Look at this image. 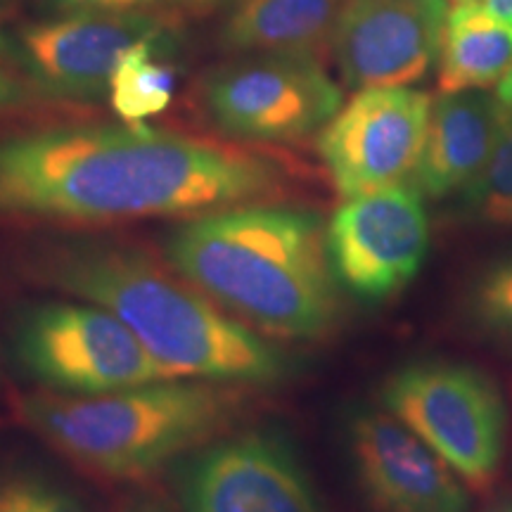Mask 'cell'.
<instances>
[{
	"label": "cell",
	"instance_id": "obj_17",
	"mask_svg": "<svg viewBox=\"0 0 512 512\" xmlns=\"http://www.w3.org/2000/svg\"><path fill=\"white\" fill-rule=\"evenodd\" d=\"M162 38L133 46L112 76L110 102L126 124H143L145 119L169 110L174 100L176 74L159 55Z\"/></svg>",
	"mask_w": 512,
	"mask_h": 512
},
{
	"label": "cell",
	"instance_id": "obj_11",
	"mask_svg": "<svg viewBox=\"0 0 512 512\" xmlns=\"http://www.w3.org/2000/svg\"><path fill=\"white\" fill-rule=\"evenodd\" d=\"M446 0H344L332 50L349 88H392L425 79L441 55Z\"/></svg>",
	"mask_w": 512,
	"mask_h": 512
},
{
	"label": "cell",
	"instance_id": "obj_25",
	"mask_svg": "<svg viewBox=\"0 0 512 512\" xmlns=\"http://www.w3.org/2000/svg\"><path fill=\"white\" fill-rule=\"evenodd\" d=\"M496 98L512 112V67L505 72L503 79L496 83Z\"/></svg>",
	"mask_w": 512,
	"mask_h": 512
},
{
	"label": "cell",
	"instance_id": "obj_6",
	"mask_svg": "<svg viewBox=\"0 0 512 512\" xmlns=\"http://www.w3.org/2000/svg\"><path fill=\"white\" fill-rule=\"evenodd\" d=\"M202 105L221 133L245 143H297L342 110V91L316 55L252 53L202 83Z\"/></svg>",
	"mask_w": 512,
	"mask_h": 512
},
{
	"label": "cell",
	"instance_id": "obj_26",
	"mask_svg": "<svg viewBox=\"0 0 512 512\" xmlns=\"http://www.w3.org/2000/svg\"><path fill=\"white\" fill-rule=\"evenodd\" d=\"M176 3L185 5V8L192 10H211V8H221V5H233L238 0H176Z\"/></svg>",
	"mask_w": 512,
	"mask_h": 512
},
{
	"label": "cell",
	"instance_id": "obj_18",
	"mask_svg": "<svg viewBox=\"0 0 512 512\" xmlns=\"http://www.w3.org/2000/svg\"><path fill=\"white\" fill-rule=\"evenodd\" d=\"M470 219L491 226H512V112L508 110L494 155L475 181L463 190Z\"/></svg>",
	"mask_w": 512,
	"mask_h": 512
},
{
	"label": "cell",
	"instance_id": "obj_21",
	"mask_svg": "<svg viewBox=\"0 0 512 512\" xmlns=\"http://www.w3.org/2000/svg\"><path fill=\"white\" fill-rule=\"evenodd\" d=\"M60 15H128V12H147L166 0H43Z\"/></svg>",
	"mask_w": 512,
	"mask_h": 512
},
{
	"label": "cell",
	"instance_id": "obj_4",
	"mask_svg": "<svg viewBox=\"0 0 512 512\" xmlns=\"http://www.w3.org/2000/svg\"><path fill=\"white\" fill-rule=\"evenodd\" d=\"M223 382L159 380L110 394H31L19 415L50 446L102 477L138 479L207 446L242 408Z\"/></svg>",
	"mask_w": 512,
	"mask_h": 512
},
{
	"label": "cell",
	"instance_id": "obj_28",
	"mask_svg": "<svg viewBox=\"0 0 512 512\" xmlns=\"http://www.w3.org/2000/svg\"><path fill=\"white\" fill-rule=\"evenodd\" d=\"M458 3H482V0H458Z\"/></svg>",
	"mask_w": 512,
	"mask_h": 512
},
{
	"label": "cell",
	"instance_id": "obj_20",
	"mask_svg": "<svg viewBox=\"0 0 512 512\" xmlns=\"http://www.w3.org/2000/svg\"><path fill=\"white\" fill-rule=\"evenodd\" d=\"M0 512H86L76 498L34 472L0 475Z\"/></svg>",
	"mask_w": 512,
	"mask_h": 512
},
{
	"label": "cell",
	"instance_id": "obj_13",
	"mask_svg": "<svg viewBox=\"0 0 512 512\" xmlns=\"http://www.w3.org/2000/svg\"><path fill=\"white\" fill-rule=\"evenodd\" d=\"M347 430L358 479L380 512L470 510L458 472L389 411H358Z\"/></svg>",
	"mask_w": 512,
	"mask_h": 512
},
{
	"label": "cell",
	"instance_id": "obj_16",
	"mask_svg": "<svg viewBox=\"0 0 512 512\" xmlns=\"http://www.w3.org/2000/svg\"><path fill=\"white\" fill-rule=\"evenodd\" d=\"M512 67V27L482 3L448 12L439 55V93L484 91Z\"/></svg>",
	"mask_w": 512,
	"mask_h": 512
},
{
	"label": "cell",
	"instance_id": "obj_22",
	"mask_svg": "<svg viewBox=\"0 0 512 512\" xmlns=\"http://www.w3.org/2000/svg\"><path fill=\"white\" fill-rule=\"evenodd\" d=\"M117 512H171V508L169 505H164L162 501H157V498L136 494V496L124 498Z\"/></svg>",
	"mask_w": 512,
	"mask_h": 512
},
{
	"label": "cell",
	"instance_id": "obj_2",
	"mask_svg": "<svg viewBox=\"0 0 512 512\" xmlns=\"http://www.w3.org/2000/svg\"><path fill=\"white\" fill-rule=\"evenodd\" d=\"M181 278L271 337L316 339L337 316L318 211L249 202L207 211L166 240Z\"/></svg>",
	"mask_w": 512,
	"mask_h": 512
},
{
	"label": "cell",
	"instance_id": "obj_23",
	"mask_svg": "<svg viewBox=\"0 0 512 512\" xmlns=\"http://www.w3.org/2000/svg\"><path fill=\"white\" fill-rule=\"evenodd\" d=\"M3 62H5V60H0V110H3V107L12 105V102H15V100L19 98L17 83H15V79H12V76H10L8 69H5Z\"/></svg>",
	"mask_w": 512,
	"mask_h": 512
},
{
	"label": "cell",
	"instance_id": "obj_15",
	"mask_svg": "<svg viewBox=\"0 0 512 512\" xmlns=\"http://www.w3.org/2000/svg\"><path fill=\"white\" fill-rule=\"evenodd\" d=\"M344 0H238L223 19L228 53H309L332 41Z\"/></svg>",
	"mask_w": 512,
	"mask_h": 512
},
{
	"label": "cell",
	"instance_id": "obj_9",
	"mask_svg": "<svg viewBox=\"0 0 512 512\" xmlns=\"http://www.w3.org/2000/svg\"><path fill=\"white\" fill-rule=\"evenodd\" d=\"M430 110V98L408 86L358 91L318 138L339 195H366L406 181L418 166Z\"/></svg>",
	"mask_w": 512,
	"mask_h": 512
},
{
	"label": "cell",
	"instance_id": "obj_7",
	"mask_svg": "<svg viewBox=\"0 0 512 512\" xmlns=\"http://www.w3.org/2000/svg\"><path fill=\"white\" fill-rule=\"evenodd\" d=\"M19 361L60 394L95 396L174 377L121 320L95 304H41L19 318Z\"/></svg>",
	"mask_w": 512,
	"mask_h": 512
},
{
	"label": "cell",
	"instance_id": "obj_10",
	"mask_svg": "<svg viewBox=\"0 0 512 512\" xmlns=\"http://www.w3.org/2000/svg\"><path fill=\"white\" fill-rule=\"evenodd\" d=\"M176 489L185 512H325L292 446L268 432L197 448Z\"/></svg>",
	"mask_w": 512,
	"mask_h": 512
},
{
	"label": "cell",
	"instance_id": "obj_12",
	"mask_svg": "<svg viewBox=\"0 0 512 512\" xmlns=\"http://www.w3.org/2000/svg\"><path fill=\"white\" fill-rule=\"evenodd\" d=\"M164 36L152 12L62 15L19 31L17 55L38 88L53 98L95 100L133 46Z\"/></svg>",
	"mask_w": 512,
	"mask_h": 512
},
{
	"label": "cell",
	"instance_id": "obj_5",
	"mask_svg": "<svg viewBox=\"0 0 512 512\" xmlns=\"http://www.w3.org/2000/svg\"><path fill=\"white\" fill-rule=\"evenodd\" d=\"M382 403L475 489L494 482L505 403L491 377L463 363H411L387 377Z\"/></svg>",
	"mask_w": 512,
	"mask_h": 512
},
{
	"label": "cell",
	"instance_id": "obj_8",
	"mask_svg": "<svg viewBox=\"0 0 512 512\" xmlns=\"http://www.w3.org/2000/svg\"><path fill=\"white\" fill-rule=\"evenodd\" d=\"M337 283L363 302H382L418 275L430 247L422 195L413 185L347 197L325 226Z\"/></svg>",
	"mask_w": 512,
	"mask_h": 512
},
{
	"label": "cell",
	"instance_id": "obj_27",
	"mask_svg": "<svg viewBox=\"0 0 512 512\" xmlns=\"http://www.w3.org/2000/svg\"><path fill=\"white\" fill-rule=\"evenodd\" d=\"M484 512H512V496H510V498H503V501H498V503H494L489 510H484Z\"/></svg>",
	"mask_w": 512,
	"mask_h": 512
},
{
	"label": "cell",
	"instance_id": "obj_1",
	"mask_svg": "<svg viewBox=\"0 0 512 512\" xmlns=\"http://www.w3.org/2000/svg\"><path fill=\"white\" fill-rule=\"evenodd\" d=\"M275 159L143 124L64 126L0 143V214L67 223L192 216L285 188Z\"/></svg>",
	"mask_w": 512,
	"mask_h": 512
},
{
	"label": "cell",
	"instance_id": "obj_19",
	"mask_svg": "<svg viewBox=\"0 0 512 512\" xmlns=\"http://www.w3.org/2000/svg\"><path fill=\"white\" fill-rule=\"evenodd\" d=\"M472 316L491 337L512 344V256L479 278L472 292Z\"/></svg>",
	"mask_w": 512,
	"mask_h": 512
},
{
	"label": "cell",
	"instance_id": "obj_14",
	"mask_svg": "<svg viewBox=\"0 0 512 512\" xmlns=\"http://www.w3.org/2000/svg\"><path fill=\"white\" fill-rule=\"evenodd\" d=\"M505 119L508 107L496 95L441 93L432 102L413 188L434 200L465 190L494 155Z\"/></svg>",
	"mask_w": 512,
	"mask_h": 512
},
{
	"label": "cell",
	"instance_id": "obj_3",
	"mask_svg": "<svg viewBox=\"0 0 512 512\" xmlns=\"http://www.w3.org/2000/svg\"><path fill=\"white\" fill-rule=\"evenodd\" d=\"M43 275L60 290L114 313L174 377L273 384L292 370L283 349L133 249L57 247L48 254Z\"/></svg>",
	"mask_w": 512,
	"mask_h": 512
},
{
	"label": "cell",
	"instance_id": "obj_24",
	"mask_svg": "<svg viewBox=\"0 0 512 512\" xmlns=\"http://www.w3.org/2000/svg\"><path fill=\"white\" fill-rule=\"evenodd\" d=\"M484 8L512 27V0H484Z\"/></svg>",
	"mask_w": 512,
	"mask_h": 512
}]
</instances>
